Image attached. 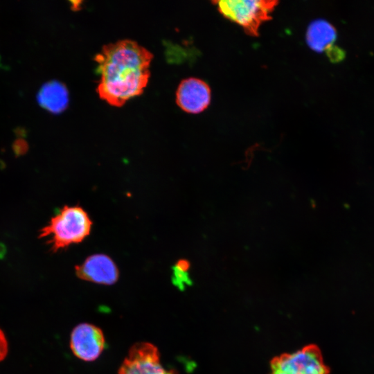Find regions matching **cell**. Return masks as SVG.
Segmentation results:
<instances>
[{
  "label": "cell",
  "mask_w": 374,
  "mask_h": 374,
  "mask_svg": "<svg viewBox=\"0 0 374 374\" xmlns=\"http://www.w3.org/2000/svg\"><path fill=\"white\" fill-rule=\"evenodd\" d=\"M212 3L225 18L240 25L247 34L256 37L258 35L260 25L270 19L278 1L222 0L213 1Z\"/></svg>",
  "instance_id": "3957f363"
},
{
  "label": "cell",
  "mask_w": 374,
  "mask_h": 374,
  "mask_svg": "<svg viewBox=\"0 0 374 374\" xmlns=\"http://www.w3.org/2000/svg\"><path fill=\"white\" fill-rule=\"evenodd\" d=\"M152 57L148 50L130 39L103 46L95 57L100 74L97 87L100 98L110 105L121 107L141 94L150 78Z\"/></svg>",
  "instance_id": "6da1fadb"
},
{
  "label": "cell",
  "mask_w": 374,
  "mask_h": 374,
  "mask_svg": "<svg viewBox=\"0 0 374 374\" xmlns=\"http://www.w3.org/2000/svg\"><path fill=\"white\" fill-rule=\"evenodd\" d=\"M105 344L103 331L93 324L80 323L71 332V349L73 354L82 360H96L102 353Z\"/></svg>",
  "instance_id": "8992f818"
},
{
  "label": "cell",
  "mask_w": 374,
  "mask_h": 374,
  "mask_svg": "<svg viewBox=\"0 0 374 374\" xmlns=\"http://www.w3.org/2000/svg\"><path fill=\"white\" fill-rule=\"evenodd\" d=\"M337 38L334 26L324 19H316L308 26L306 33L308 45L314 51L321 53L332 46Z\"/></svg>",
  "instance_id": "30bf717a"
},
{
  "label": "cell",
  "mask_w": 374,
  "mask_h": 374,
  "mask_svg": "<svg viewBox=\"0 0 374 374\" xmlns=\"http://www.w3.org/2000/svg\"><path fill=\"white\" fill-rule=\"evenodd\" d=\"M92 221L81 206H64L40 231L39 238H49L48 243L57 251L82 242L90 233Z\"/></svg>",
  "instance_id": "7a4b0ae2"
},
{
  "label": "cell",
  "mask_w": 374,
  "mask_h": 374,
  "mask_svg": "<svg viewBox=\"0 0 374 374\" xmlns=\"http://www.w3.org/2000/svg\"><path fill=\"white\" fill-rule=\"evenodd\" d=\"M13 148L17 154H24L28 149V145L24 139H19L15 141Z\"/></svg>",
  "instance_id": "4fadbf2b"
},
{
  "label": "cell",
  "mask_w": 374,
  "mask_h": 374,
  "mask_svg": "<svg viewBox=\"0 0 374 374\" xmlns=\"http://www.w3.org/2000/svg\"><path fill=\"white\" fill-rule=\"evenodd\" d=\"M39 105L53 114L63 112L69 104V92L64 84L51 80L44 84L37 93Z\"/></svg>",
  "instance_id": "9c48e42d"
},
{
  "label": "cell",
  "mask_w": 374,
  "mask_h": 374,
  "mask_svg": "<svg viewBox=\"0 0 374 374\" xmlns=\"http://www.w3.org/2000/svg\"><path fill=\"white\" fill-rule=\"evenodd\" d=\"M211 89L204 81L188 78L183 80L176 92V102L186 112L198 114L205 110L211 102Z\"/></svg>",
  "instance_id": "ba28073f"
},
{
  "label": "cell",
  "mask_w": 374,
  "mask_h": 374,
  "mask_svg": "<svg viewBox=\"0 0 374 374\" xmlns=\"http://www.w3.org/2000/svg\"><path fill=\"white\" fill-rule=\"evenodd\" d=\"M190 269V262L184 258L178 260L173 267L174 283L182 288L189 283L188 272Z\"/></svg>",
  "instance_id": "8fae6325"
},
{
  "label": "cell",
  "mask_w": 374,
  "mask_h": 374,
  "mask_svg": "<svg viewBox=\"0 0 374 374\" xmlns=\"http://www.w3.org/2000/svg\"><path fill=\"white\" fill-rule=\"evenodd\" d=\"M118 374H175L160 363L157 347L150 343H138L130 348Z\"/></svg>",
  "instance_id": "5b68a950"
},
{
  "label": "cell",
  "mask_w": 374,
  "mask_h": 374,
  "mask_svg": "<svg viewBox=\"0 0 374 374\" xmlns=\"http://www.w3.org/2000/svg\"><path fill=\"white\" fill-rule=\"evenodd\" d=\"M76 276L84 280L109 285L118 279L119 271L114 261L103 253L93 254L75 267Z\"/></svg>",
  "instance_id": "52a82bcc"
},
{
  "label": "cell",
  "mask_w": 374,
  "mask_h": 374,
  "mask_svg": "<svg viewBox=\"0 0 374 374\" xmlns=\"http://www.w3.org/2000/svg\"><path fill=\"white\" fill-rule=\"evenodd\" d=\"M328 370L319 350L307 346L275 358L270 374H327Z\"/></svg>",
  "instance_id": "277c9868"
},
{
  "label": "cell",
  "mask_w": 374,
  "mask_h": 374,
  "mask_svg": "<svg viewBox=\"0 0 374 374\" xmlns=\"http://www.w3.org/2000/svg\"><path fill=\"white\" fill-rule=\"evenodd\" d=\"M8 353V342L3 332L0 330V361L3 360Z\"/></svg>",
  "instance_id": "7c38bea8"
},
{
  "label": "cell",
  "mask_w": 374,
  "mask_h": 374,
  "mask_svg": "<svg viewBox=\"0 0 374 374\" xmlns=\"http://www.w3.org/2000/svg\"><path fill=\"white\" fill-rule=\"evenodd\" d=\"M326 52L329 57L334 61L340 60L341 58V56H343L341 49L338 48L336 46L330 47L328 50L326 51Z\"/></svg>",
  "instance_id": "5bb4252c"
}]
</instances>
